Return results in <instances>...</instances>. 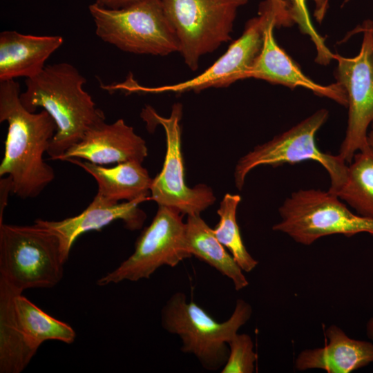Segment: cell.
Instances as JSON below:
<instances>
[{
  "label": "cell",
  "mask_w": 373,
  "mask_h": 373,
  "mask_svg": "<svg viewBox=\"0 0 373 373\" xmlns=\"http://www.w3.org/2000/svg\"><path fill=\"white\" fill-rule=\"evenodd\" d=\"M20 86L14 79L0 82V122L8 133L0 176H9L12 192L21 199L37 197L53 181L55 171L44 160L57 126L49 113L30 112L20 101Z\"/></svg>",
  "instance_id": "1"
},
{
  "label": "cell",
  "mask_w": 373,
  "mask_h": 373,
  "mask_svg": "<svg viewBox=\"0 0 373 373\" xmlns=\"http://www.w3.org/2000/svg\"><path fill=\"white\" fill-rule=\"evenodd\" d=\"M85 77L73 65L61 62L45 66L27 78L21 93L22 105L30 112L46 111L57 126L47 153L57 160L77 144L91 128L105 122L104 112L83 88Z\"/></svg>",
  "instance_id": "2"
},
{
  "label": "cell",
  "mask_w": 373,
  "mask_h": 373,
  "mask_svg": "<svg viewBox=\"0 0 373 373\" xmlns=\"http://www.w3.org/2000/svg\"><path fill=\"white\" fill-rule=\"evenodd\" d=\"M66 261L58 238L46 228L0 223V283L15 291L54 287Z\"/></svg>",
  "instance_id": "3"
},
{
  "label": "cell",
  "mask_w": 373,
  "mask_h": 373,
  "mask_svg": "<svg viewBox=\"0 0 373 373\" xmlns=\"http://www.w3.org/2000/svg\"><path fill=\"white\" fill-rule=\"evenodd\" d=\"M182 292L173 294L162 309L161 322L168 332L178 335L181 350L194 355L207 370L222 369L229 355L228 343L250 318L251 305L236 300L230 318L218 322Z\"/></svg>",
  "instance_id": "4"
},
{
  "label": "cell",
  "mask_w": 373,
  "mask_h": 373,
  "mask_svg": "<svg viewBox=\"0 0 373 373\" xmlns=\"http://www.w3.org/2000/svg\"><path fill=\"white\" fill-rule=\"evenodd\" d=\"M75 338L70 325L0 283L1 373L21 372L46 341L71 344Z\"/></svg>",
  "instance_id": "5"
},
{
  "label": "cell",
  "mask_w": 373,
  "mask_h": 373,
  "mask_svg": "<svg viewBox=\"0 0 373 373\" xmlns=\"http://www.w3.org/2000/svg\"><path fill=\"white\" fill-rule=\"evenodd\" d=\"M88 10L97 36L122 51L165 56L179 50L175 32L161 0H143L119 9L95 2Z\"/></svg>",
  "instance_id": "6"
},
{
  "label": "cell",
  "mask_w": 373,
  "mask_h": 373,
  "mask_svg": "<svg viewBox=\"0 0 373 373\" xmlns=\"http://www.w3.org/2000/svg\"><path fill=\"white\" fill-rule=\"evenodd\" d=\"M278 212L280 220L272 229L304 245L334 234L351 237L367 233L373 236V218L352 212L329 190L294 191L283 202Z\"/></svg>",
  "instance_id": "7"
},
{
  "label": "cell",
  "mask_w": 373,
  "mask_h": 373,
  "mask_svg": "<svg viewBox=\"0 0 373 373\" xmlns=\"http://www.w3.org/2000/svg\"><path fill=\"white\" fill-rule=\"evenodd\" d=\"M328 116L327 110L319 109L289 130L254 147L237 162L234 171L236 186L241 190L247 175L257 166L276 167L313 160L327 171L330 179L328 190L335 193L345 182L348 164L338 154L323 152L316 145V135Z\"/></svg>",
  "instance_id": "8"
},
{
  "label": "cell",
  "mask_w": 373,
  "mask_h": 373,
  "mask_svg": "<svg viewBox=\"0 0 373 373\" xmlns=\"http://www.w3.org/2000/svg\"><path fill=\"white\" fill-rule=\"evenodd\" d=\"M185 64L193 71L201 57L231 39L238 9L248 0H161Z\"/></svg>",
  "instance_id": "9"
},
{
  "label": "cell",
  "mask_w": 373,
  "mask_h": 373,
  "mask_svg": "<svg viewBox=\"0 0 373 373\" xmlns=\"http://www.w3.org/2000/svg\"><path fill=\"white\" fill-rule=\"evenodd\" d=\"M373 21H365L349 33L363 32L358 53L345 57L334 53V76L344 89L348 116L345 135L338 155L349 164L356 153L369 146L367 133L373 122Z\"/></svg>",
  "instance_id": "10"
},
{
  "label": "cell",
  "mask_w": 373,
  "mask_h": 373,
  "mask_svg": "<svg viewBox=\"0 0 373 373\" xmlns=\"http://www.w3.org/2000/svg\"><path fill=\"white\" fill-rule=\"evenodd\" d=\"M182 215L174 208L158 205L152 222L137 239L134 252L116 269L99 278L97 285L146 279L158 268L175 267L192 256L186 249Z\"/></svg>",
  "instance_id": "11"
},
{
  "label": "cell",
  "mask_w": 373,
  "mask_h": 373,
  "mask_svg": "<svg viewBox=\"0 0 373 373\" xmlns=\"http://www.w3.org/2000/svg\"><path fill=\"white\" fill-rule=\"evenodd\" d=\"M272 21H275L278 26L271 3L269 0H265L260 4L258 15L248 21L242 35L202 73L182 82L158 87H145L129 79L124 84V89L128 92L151 93H183L227 86L236 81L245 79L260 52L265 29Z\"/></svg>",
  "instance_id": "12"
},
{
  "label": "cell",
  "mask_w": 373,
  "mask_h": 373,
  "mask_svg": "<svg viewBox=\"0 0 373 373\" xmlns=\"http://www.w3.org/2000/svg\"><path fill=\"white\" fill-rule=\"evenodd\" d=\"M182 105L173 104L169 117H162L151 107L142 113L144 121L159 124L164 129L166 151L161 171L153 179L151 199L158 205L174 208L182 214L200 215L216 201L212 189L203 184L189 187L184 180L181 148Z\"/></svg>",
  "instance_id": "13"
},
{
  "label": "cell",
  "mask_w": 373,
  "mask_h": 373,
  "mask_svg": "<svg viewBox=\"0 0 373 373\" xmlns=\"http://www.w3.org/2000/svg\"><path fill=\"white\" fill-rule=\"evenodd\" d=\"M148 155L145 140L124 119L105 122L89 129L57 160L83 159L99 165L126 162L142 163Z\"/></svg>",
  "instance_id": "14"
},
{
  "label": "cell",
  "mask_w": 373,
  "mask_h": 373,
  "mask_svg": "<svg viewBox=\"0 0 373 373\" xmlns=\"http://www.w3.org/2000/svg\"><path fill=\"white\" fill-rule=\"evenodd\" d=\"M144 201L140 199L122 203L113 202L97 193L89 205L75 216L57 221L37 219L34 222L56 235L62 253L68 260L73 243L86 232L100 231L119 220L131 231L141 229L146 218V213L139 208V204Z\"/></svg>",
  "instance_id": "15"
},
{
  "label": "cell",
  "mask_w": 373,
  "mask_h": 373,
  "mask_svg": "<svg viewBox=\"0 0 373 373\" xmlns=\"http://www.w3.org/2000/svg\"><path fill=\"white\" fill-rule=\"evenodd\" d=\"M276 26V23L272 21L266 28L262 48L247 72L246 79H260L290 88L303 87L347 107L346 94L339 84L335 82L324 86L314 82L278 44L274 35Z\"/></svg>",
  "instance_id": "16"
},
{
  "label": "cell",
  "mask_w": 373,
  "mask_h": 373,
  "mask_svg": "<svg viewBox=\"0 0 373 373\" xmlns=\"http://www.w3.org/2000/svg\"><path fill=\"white\" fill-rule=\"evenodd\" d=\"M327 343L322 347L306 349L296 357L298 371L320 369L328 373H350L373 363V343L347 336L332 325L325 330Z\"/></svg>",
  "instance_id": "17"
},
{
  "label": "cell",
  "mask_w": 373,
  "mask_h": 373,
  "mask_svg": "<svg viewBox=\"0 0 373 373\" xmlns=\"http://www.w3.org/2000/svg\"><path fill=\"white\" fill-rule=\"evenodd\" d=\"M64 43L60 35L37 36L16 30L0 33V82L31 78L45 68L49 57Z\"/></svg>",
  "instance_id": "18"
},
{
  "label": "cell",
  "mask_w": 373,
  "mask_h": 373,
  "mask_svg": "<svg viewBox=\"0 0 373 373\" xmlns=\"http://www.w3.org/2000/svg\"><path fill=\"white\" fill-rule=\"evenodd\" d=\"M67 162L80 166L92 175L98 186L97 193L111 202L146 200L151 193L153 179L140 162H126L106 167L76 158Z\"/></svg>",
  "instance_id": "19"
},
{
  "label": "cell",
  "mask_w": 373,
  "mask_h": 373,
  "mask_svg": "<svg viewBox=\"0 0 373 373\" xmlns=\"http://www.w3.org/2000/svg\"><path fill=\"white\" fill-rule=\"evenodd\" d=\"M185 223L186 245L190 254L231 279L236 290L247 287L243 270L200 216L189 215Z\"/></svg>",
  "instance_id": "20"
},
{
  "label": "cell",
  "mask_w": 373,
  "mask_h": 373,
  "mask_svg": "<svg viewBox=\"0 0 373 373\" xmlns=\"http://www.w3.org/2000/svg\"><path fill=\"white\" fill-rule=\"evenodd\" d=\"M357 214L373 218V149L358 151L347 165V178L334 193Z\"/></svg>",
  "instance_id": "21"
},
{
  "label": "cell",
  "mask_w": 373,
  "mask_h": 373,
  "mask_svg": "<svg viewBox=\"0 0 373 373\" xmlns=\"http://www.w3.org/2000/svg\"><path fill=\"white\" fill-rule=\"evenodd\" d=\"M240 200L238 194L224 195L217 211L220 220L213 231L243 271L250 272L256 267L258 262L248 252L240 235L236 218Z\"/></svg>",
  "instance_id": "22"
},
{
  "label": "cell",
  "mask_w": 373,
  "mask_h": 373,
  "mask_svg": "<svg viewBox=\"0 0 373 373\" xmlns=\"http://www.w3.org/2000/svg\"><path fill=\"white\" fill-rule=\"evenodd\" d=\"M290 13L292 19L298 24L300 30L307 35L313 41L316 50V62L321 65H327L334 60V53L332 52L325 44V39L321 36L314 27L306 4L307 0H289ZM315 4L314 16L321 23L327 12L329 0H312Z\"/></svg>",
  "instance_id": "23"
},
{
  "label": "cell",
  "mask_w": 373,
  "mask_h": 373,
  "mask_svg": "<svg viewBox=\"0 0 373 373\" xmlns=\"http://www.w3.org/2000/svg\"><path fill=\"white\" fill-rule=\"evenodd\" d=\"M229 355L221 373H252L257 355L254 343L246 334H236L228 343Z\"/></svg>",
  "instance_id": "24"
},
{
  "label": "cell",
  "mask_w": 373,
  "mask_h": 373,
  "mask_svg": "<svg viewBox=\"0 0 373 373\" xmlns=\"http://www.w3.org/2000/svg\"><path fill=\"white\" fill-rule=\"evenodd\" d=\"M275 11L278 26H290L294 23L290 13L289 0H269Z\"/></svg>",
  "instance_id": "25"
},
{
  "label": "cell",
  "mask_w": 373,
  "mask_h": 373,
  "mask_svg": "<svg viewBox=\"0 0 373 373\" xmlns=\"http://www.w3.org/2000/svg\"><path fill=\"white\" fill-rule=\"evenodd\" d=\"M10 177L1 178L0 180V223L3 222V215L8 203V194L12 192Z\"/></svg>",
  "instance_id": "26"
},
{
  "label": "cell",
  "mask_w": 373,
  "mask_h": 373,
  "mask_svg": "<svg viewBox=\"0 0 373 373\" xmlns=\"http://www.w3.org/2000/svg\"><path fill=\"white\" fill-rule=\"evenodd\" d=\"M143 0H95V3L111 9H119Z\"/></svg>",
  "instance_id": "27"
},
{
  "label": "cell",
  "mask_w": 373,
  "mask_h": 373,
  "mask_svg": "<svg viewBox=\"0 0 373 373\" xmlns=\"http://www.w3.org/2000/svg\"><path fill=\"white\" fill-rule=\"evenodd\" d=\"M366 334L369 338L373 340V317L370 318L366 324Z\"/></svg>",
  "instance_id": "28"
},
{
  "label": "cell",
  "mask_w": 373,
  "mask_h": 373,
  "mask_svg": "<svg viewBox=\"0 0 373 373\" xmlns=\"http://www.w3.org/2000/svg\"><path fill=\"white\" fill-rule=\"evenodd\" d=\"M367 142L369 146L373 149V122L371 124L368 130Z\"/></svg>",
  "instance_id": "29"
},
{
  "label": "cell",
  "mask_w": 373,
  "mask_h": 373,
  "mask_svg": "<svg viewBox=\"0 0 373 373\" xmlns=\"http://www.w3.org/2000/svg\"><path fill=\"white\" fill-rule=\"evenodd\" d=\"M372 35H373V27H372Z\"/></svg>",
  "instance_id": "30"
}]
</instances>
